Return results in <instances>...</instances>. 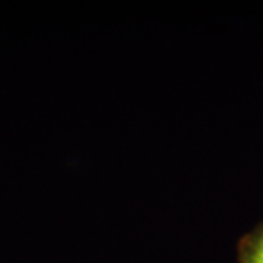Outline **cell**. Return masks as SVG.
Returning <instances> with one entry per match:
<instances>
[{"label": "cell", "mask_w": 263, "mask_h": 263, "mask_svg": "<svg viewBox=\"0 0 263 263\" xmlns=\"http://www.w3.org/2000/svg\"><path fill=\"white\" fill-rule=\"evenodd\" d=\"M247 263H263V234L257 238L252 252L249 254Z\"/></svg>", "instance_id": "1"}]
</instances>
